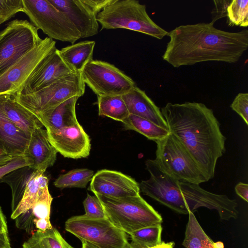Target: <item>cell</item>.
I'll use <instances>...</instances> for the list:
<instances>
[{
	"instance_id": "cell-1",
	"label": "cell",
	"mask_w": 248,
	"mask_h": 248,
	"mask_svg": "<svg viewBox=\"0 0 248 248\" xmlns=\"http://www.w3.org/2000/svg\"><path fill=\"white\" fill-rule=\"evenodd\" d=\"M170 133L184 146L209 180L225 153L226 137L212 109L202 103H168L161 108Z\"/></svg>"
},
{
	"instance_id": "cell-2",
	"label": "cell",
	"mask_w": 248,
	"mask_h": 248,
	"mask_svg": "<svg viewBox=\"0 0 248 248\" xmlns=\"http://www.w3.org/2000/svg\"><path fill=\"white\" fill-rule=\"evenodd\" d=\"M213 23L181 25L168 32L163 60L178 68L217 61L235 63L248 48V30L229 32Z\"/></svg>"
},
{
	"instance_id": "cell-3",
	"label": "cell",
	"mask_w": 248,
	"mask_h": 248,
	"mask_svg": "<svg viewBox=\"0 0 248 248\" xmlns=\"http://www.w3.org/2000/svg\"><path fill=\"white\" fill-rule=\"evenodd\" d=\"M96 18L101 30L124 29L158 39L168 34L150 18L146 5L137 0H112L98 13Z\"/></svg>"
},
{
	"instance_id": "cell-4",
	"label": "cell",
	"mask_w": 248,
	"mask_h": 248,
	"mask_svg": "<svg viewBox=\"0 0 248 248\" xmlns=\"http://www.w3.org/2000/svg\"><path fill=\"white\" fill-rule=\"evenodd\" d=\"M107 218L128 234L145 227L161 224V216L140 195L121 198L95 195Z\"/></svg>"
},
{
	"instance_id": "cell-5",
	"label": "cell",
	"mask_w": 248,
	"mask_h": 248,
	"mask_svg": "<svg viewBox=\"0 0 248 248\" xmlns=\"http://www.w3.org/2000/svg\"><path fill=\"white\" fill-rule=\"evenodd\" d=\"M155 159L160 169L174 179L199 185L209 180L188 151L172 134L155 141Z\"/></svg>"
},
{
	"instance_id": "cell-6",
	"label": "cell",
	"mask_w": 248,
	"mask_h": 248,
	"mask_svg": "<svg viewBox=\"0 0 248 248\" xmlns=\"http://www.w3.org/2000/svg\"><path fill=\"white\" fill-rule=\"evenodd\" d=\"M85 84L80 72H74L54 81L42 89L29 94L15 95L16 99L33 114L51 109L66 100L81 97Z\"/></svg>"
},
{
	"instance_id": "cell-7",
	"label": "cell",
	"mask_w": 248,
	"mask_h": 248,
	"mask_svg": "<svg viewBox=\"0 0 248 248\" xmlns=\"http://www.w3.org/2000/svg\"><path fill=\"white\" fill-rule=\"evenodd\" d=\"M24 13L31 24L49 38L74 44L80 35L66 15L48 0H22Z\"/></svg>"
},
{
	"instance_id": "cell-8",
	"label": "cell",
	"mask_w": 248,
	"mask_h": 248,
	"mask_svg": "<svg viewBox=\"0 0 248 248\" xmlns=\"http://www.w3.org/2000/svg\"><path fill=\"white\" fill-rule=\"evenodd\" d=\"M66 231L81 240L98 248H127V233L114 226L108 218L75 216L65 223Z\"/></svg>"
},
{
	"instance_id": "cell-9",
	"label": "cell",
	"mask_w": 248,
	"mask_h": 248,
	"mask_svg": "<svg viewBox=\"0 0 248 248\" xmlns=\"http://www.w3.org/2000/svg\"><path fill=\"white\" fill-rule=\"evenodd\" d=\"M42 40L38 30L28 21L10 22L0 31V76Z\"/></svg>"
},
{
	"instance_id": "cell-10",
	"label": "cell",
	"mask_w": 248,
	"mask_h": 248,
	"mask_svg": "<svg viewBox=\"0 0 248 248\" xmlns=\"http://www.w3.org/2000/svg\"><path fill=\"white\" fill-rule=\"evenodd\" d=\"M80 73L85 84L97 96L122 95L136 86L124 72L100 60H92Z\"/></svg>"
},
{
	"instance_id": "cell-11",
	"label": "cell",
	"mask_w": 248,
	"mask_h": 248,
	"mask_svg": "<svg viewBox=\"0 0 248 248\" xmlns=\"http://www.w3.org/2000/svg\"><path fill=\"white\" fill-rule=\"evenodd\" d=\"M56 42L46 37L0 76V95H16L40 62L55 49Z\"/></svg>"
},
{
	"instance_id": "cell-12",
	"label": "cell",
	"mask_w": 248,
	"mask_h": 248,
	"mask_svg": "<svg viewBox=\"0 0 248 248\" xmlns=\"http://www.w3.org/2000/svg\"><path fill=\"white\" fill-rule=\"evenodd\" d=\"M89 190L95 195L121 198L140 195L139 184L120 171L103 169L94 174Z\"/></svg>"
},
{
	"instance_id": "cell-13",
	"label": "cell",
	"mask_w": 248,
	"mask_h": 248,
	"mask_svg": "<svg viewBox=\"0 0 248 248\" xmlns=\"http://www.w3.org/2000/svg\"><path fill=\"white\" fill-rule=\"evenodd\" d=\"M46 133L50 144L64 157L78 159L90 155L91 140L79 123Z\"/></svg>"
},
{
	"instance_id": "cell-14",
	"label": "cell",
	"mask_w": 248,
	"mask_h": 248,
	"mask_svg": "<svg viewBox=\"0 0 248 248\" xmlns=\"http://www.w3.org/2000/svg\"><path fill=\"white\" fill-rule=\"evenodd\" d=\"M73 73L56 48L37 65L17 93L26 94L35 92Z\"/></svg>"
},
{
	"instance_id": "cell-15",
	"label": "cell",
	"mask_w": 248,
	"mask_h": 248,
	"mask_svg": "<svg viewBox=\"0 0 248 248\" xmlns=\"http://www.w3.org/2000/svg\"><path fill=\"white\" fill-rule=\"evenodd\" d=\"M64 13L78 31L80 38L96 35L99 23L96 14L85 0H48Z\"/></svg>"
},
{
	"instance_id": "cell-16",
	"label": "cell",
	"mask_w": 248,
	"mask_h": 248,
	"mask_svg": "<svg viewBox=\"0 0 248 248\" xmlns=\"http://www.w3.org/2000/svg\"><path fill=\"white\" fill-rule=\"evenodd\" d=\"M57 153L48 140L46 130L41 127L31 134L23 156L32 169L46 170L54 165Z\"/></svg>"
},
{
	"instance_id": "cell-17",
	"label": "cell",
	"mask_w": 248,
	"mask_h": 248,
	"mask_svg": "<svg viewBox=\"0 0 248 248\" xmlns=\"http://www.w3.org/2000/svg\"><path fill=\"white\" fill-rule=\"evenodd\" d=\"M122 96L129 114L146 119L169 131L161 110L144 91L136 85Z\"/></svg>"
},
{
	"instance_id": "cell-18",
	"label": "cell",
	"mask_w": 248,
	"mask_h": 248,
	"mask_svg": "<svg viewBox=\"0 0 248 248\" xmlns=\"http://www.w3.org/2000/svg\"><path fill=\"white\" fill-rule=\"evenodd\" d=\"M79 98L71 97L51 109L35 115L46 131L75 125L79 123L76 112V103Z\"/></svg>"
},
{
	"instance_id": "cell-19",
	"label": "cell",
	"mask_w": 248,
	"mask_h": 248,
	"mask_svg": "<svg viewBox=\"0 0 248 248\" xmlns=\"http://www.w3.org/2000/svg\"><path fill=\"white\" fill-rule=\"evenodd\" d=\"M0 99L7 118L29 137L34 130L43 127L35 115L19 103L15 95L0 94Z\"/></svg>"
},
{
	"instance_id": "cell-20",
	"label": "cell",
	"mask_w": 248,
	"mask_h": 248,
	"mask_svg": "<svg viewBox=\"0 0 248 248\" xmlns=\"http://www.w3.org/2000/svg\"><path fill=\"white\" fill-rule=\"evenodd\" d=\"M30 138L7 118L0 99V140L6 153L13 156L23 155Z\"/></svg>"
},
{
	"instance_id": "cell-21",
	"label": "cell",
	"mask_w": 248,
	"mask_h": 248,
	"mask_svg": "<svg viewBox=\"0 0 248 248\" xmlns=\"http://www.w3.org/2000/svg\"><path fill=\"white\" fill-rule=\"evenodd\" d=\"M95 45L94 41H81L59 49V51L63 61L74 72H81L93 60Z\"/></svg>"
},
{
	"instance_id": "cell-22",
	"label": "cell",
	"mask_w": 248,
	"mask_h": 248,
	"mask_svg": "<svg viewBox=\"0 0 248 248\" xmlns=\"http://www.w3.org/2000/svg\"><path fill=\"white\" fill-rule=\"evenodd\" d=\"M45 170H35L31 176L18 205L12 213L11 217L16 219L30 210L42 191L48 186V179L44 174Z\"/></svg>"
},
{
	"instance_id": "cell-23",
	"label": "cell",
	"mask_w": 248,
	"mask_h": 248,
	"mask_svg": "<svg viewBox=\"0 0 248 248\" xmlns=\"http://www.w3.org/2000/svg\"><path fill=\"white\" fill-rule=\"evenodd\" d=\"M188 215L183 246L186 248H224L222 242H214L206 234L193 213Z\"/></svg>"
},
{
	"instance_id": "cell-24",
	"label": "cell",
	"mask_w": 248,
	"mask_h": 248,
	"mask_svg": "<svg viewBox=\"0 0 248 248\" xmlns=\"http://www.w3.org/2000/svg\"><path fill=\"white\" fill-rule=\"evenodd\" d=\"M34 170L28 166L23 167L10 172L0 179V183L8 184L12 190V213L21 200L27 184Z\"/></svg>"
},
{
	"instance_id": "cell-25",
	"label": "cell",
	"mask_w": 248,
	"mask_h": 248,
	"mask_svg": "<svg viewBox=\"0 0 248 248\" xmlns=\"http://www.w3.org/2000/svg\"><path fill=\"white\" fill-rule=\"evenodd\" d=\"M23 248H74L55 228L45 232L37 230L22 245Z\"/></svg>"
},
{
	"instance_id": "cell-26",
	"label": "cell",
	"mask_w": 248,
	"mask_h": 248,
	"mask_svg": "<svg viewBox=\"0 0 248 248\" xmlns=\"http://www.w3.org/2000/svg\"><path fill=\"white\" fill-rule=\"evenodd\" d=\"M98 114L123 122L129 115L122 95L97 96Z\"/></svg>"
},
{
	"instance_id": "cell-27",
	"label": "cell",
	"mask_w": 248,
	"mask_h": 248,
	"mask_svg": "<svg viewBox=\"0 0 248 248\" xmlns=\"http://www.w3.org/2000/svg\"><path fill=\"white\" fill-rule=\"evenodd\" d=\"M122 123L125 129L136 131L154 141L170 134L169 131L151 121L133 114H129Z\"/></svg>"
},
{
	"instance_id": "cell-28",
	"label": "cell",
	"mask_w": 248,
	"mask_h": 248,
	"mask_svg": "<svg viewBox=\"0 0 248 248\" xmlns=\"http://www.w3.org/2000/svg\"><path fill=\"white\" fill-rule=\"evenodd\" d=\"M94 175L92 170L86 168L76 169L60 175L54 182L57 188H85Z\"/></svg>"
},
{
	"instance_id": "cell-29",
	"label": "cell",
	"mask_w": 248,
	"mask_h": 248,
	"mask_svg": "<svg viewBox=\"0 0 248 248\" xmlns=\"http://www.w3.org/2000/svg\"><path fill=\"white\" fill-rule=\"evenodd\" d=\"M162 225L158 224L140 229L129 235L133 243L144 248H150L162 242Z\"/></svg>"
},
{
	"instance_id": "cell-30",
	"label": "cell",
	"mask_w": 248,
	"mask_h": 248,
	"mask_svg": "<svg viewBox=\"0 0 248 248\" xmlns=\"http://www.w3.org/2000/svg\"><path fill=\"white\" fill-rule=\"evenodd\" d=\"M227 23L229 26H248V0H231L226 10Z\"/></svg>"
},
{
	"instance_id": "cell-31",
	"label": "cell",
	"mask_w": 248,
	"mask_h": 248,
	"mask_svg": "<svg viewBox=\"0 0 248 248\" xmlns=\"http://www.w3.org/2000/svg\"><path fill=\"white\" fill-rule=\"evenodd\" d=\"M53 198L48 187L46 186L41 193L32 208L28 211L32 219H50L51 204Z\"/></svg>"
},
{
	"instance_id": "cell-32",
	"label": "cell",
	"mask_w": 248,
	"mask_h": 248,
	"mask_svg": "<svg viewBox=\"0 0 248 248\" xmlns=\"http://www.w3.org/2000/svg\"><path fill=\"white\" fill-rule=\"evenodd\" d=\"M23 12L22 0H0V25Z\"/></svg>"
},
{
	"instance_id": "cell-33",
	"label": "cell",
	"mask_w": 248,
	"mask_h": 248,
	"mask_svg": "<svg viewBox=\"0 0 248 248\" xmlns=\"http://www.w3.org/2000/svg\"><path fill=\"white\" fill-rule=\"evenodd\" d=\"M83 204L86 216L92 218H107L102 205L95 195L87 194Z\"/></svg>"
},
{
	"instance_id": "cell-34",
	"label": "cell",
	"mask_w": 248,
	"mask_h": 248,
	"mask_svg": "<svg viewBox=\"0 0 248 248\" xmlns=\"http://www.w3.org/2000/svg\"><path fill=\"white\" fill-rule=\"evenodd\" d=\"M248 125V93H239L230 106Z\"/></svg>"
},
{
	"instance_id": "cell-35",
	"label": "cell",
	"mask_w": 248,
	"mask_h": 248,
	"mask_svg": "<svg viewBox=\"0 0 248 248\" xmlns=\"http://www.w3.org/2000/svg\"><path fill=\"white\" fill-rule=\"evenodd\" d=\"M27 166L29 165L23 155L13 157L6 164L0 166V179L10 172Z\"/></svg>"
},
{
	"instance_id": "cell-36",
	"label": "cell",
	"mask_w": 248,
	"mask_h": 248,
	"mask_svg": "<svg viewBox=\"0 0 248 248\" xmlns=\"http://www.w3.org/2000/svg\"><path fill=\"white\" fill-rule=\"evenodd\" d=\"M231 0H214L215 7L212 12V20L214 23L217 20L226 16V10Z\"/></svg>"
},
{
	"instance_id": "cell-37",
	"label": "cell",
	"mask_w": 248,
	"mask_h": 248,
	"mask_svg": "<svg viewBox=\"0 0 248 248\" xmlns=\"http://www.w3.org/2000/svg\"><path fill=\"white\" fill-rule=\"evenodd\" d=\"M33 223L37 230L42 232L46 231L53 227L50 219H34L33 220Z\"/></svg>"
},
{
	"instance_id": "cell-38",
	"label": "cell",
	"mask_w": 248,
	"mask_h": 248,
	"mask_svg": "<svg viewBox=\"0 0 248 248\" xmlns=\"http://www.w3.org/2000/svg\"><path fill=\"white\" fill-rule=\"evenodd\" d=\"M236 193L246 202H248V185L240 182L235 186Z\"/></svg>"
},
{
	"instance_id": "cell-39",
	"label": "cell",
	"mask_w": 248,
	"mask_h": 248,
	"mask_svg": "<svg viewBox=\"0 0 248 248\" xmlns=\"http://www.w3.org/2000/svg\"><path fill=\"white\" fill-rule=\"evenodd\" d=\"M0 232L8 233L7 224L5 216L0 206Z\"/></svg>"
},
{
	"instance_id": "cell-40",
	"label": "cell",
	"mask_w": 248,
	"mask_h": 248,
	"mask_svg": "<svg viewBox=\"0 0 248 248\" xmlns=\"http://www.w3.org/2000/svg\"><path fill=\"white\" fill-rule=\"evenodd\" d=\"M11 247L8 233L0 232V248Z\"/></svg>"
},
{
	"instance_id": "cell-41",
	"label": "cell",
	"mask_w": 248,
	"mask_h": 248,
	"mask_svg": "<svg viewBox=\"0 0 248 248\" xmlns=\"http://www.w3.org/2000/svg\"><path fill=\"white\" fill-rule=\"evenodd\" d=\"M174 245L173 242L166 243L162 241L160 244L150 248H174Z\"/></svg>"
},
{
	"instance_id": "cell-42",
	"label": "cell",
	"mask_w": 248,
	"mask_h": 248,
	"mask_svg": "<svg viewBox=\"0 0 248 248\" xmlns=\"http://www.w3.org/2000/svg\"><path fill=\"white\" fill-rule=\"evenodd\" d=\"M14 157L7 154L0 155V166L6 164Z\"/></svg>"
},
{
	"instance_id": "cell-43",
	"label": "cell",
	"mask_w": 248,
	"mask_h": 248,
	"mask_svg": "<svg viewBox=\"0 0 248 248\" xmlns=\"http://www.w3.org/2000/svg\"><path fill=\"white\" fill-rule=\"evenodd\" d=\"M82 242V247L81 248H98L93 245L89 243L86 242Z\"/></svg>"
},
{
	"instance_id": "cell-44",
	"label": "cell",
	"mask_w": 248,
	"mask_h": 248,
	"mask_svg": "<svg viewBox=\"0 0 248 248\" xmlns=\"http://www.w3.org/2000/svg\"><path fill=\"white\" fill-rule=\"evenodd\" d=\"M127 248H144L131 242L129 244Z\"/></svg>"
},
{
	"instance_id": "cell-45",
	"label": "cell",
	"mask_w": 248,
	"mask_h": 248,
	"mask_svg": "<svg viewBox=\"0 0 248 248\" xmlns=\"http://www.w3.org/2000/svg\"><path fill=\"white\" fill-rule=\"evenodd\" d=\"M7 154L4 146L3 145V144L2 143L1 141L0 140V155L5 154Z\"/></svg>"
},
{
	"instance_id": "cell-46",
	"label": "cell",
	"mask_w": 248,
	"mask_h": 248,
	"mask_svg": "<svg viewBox=\"0 0 248 248\" xmlns=\"http://www.w3.org/2000/svg\"><path fill=\"white\" fill-rule=\"evenodd\" d=\"M11 248V247H10V248Z\"/></svg>"
}]
</instances>
